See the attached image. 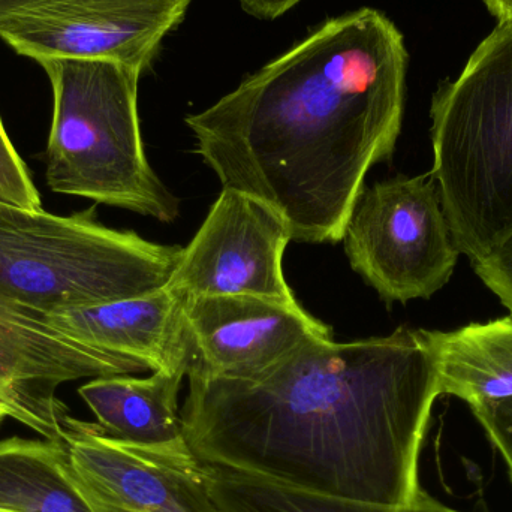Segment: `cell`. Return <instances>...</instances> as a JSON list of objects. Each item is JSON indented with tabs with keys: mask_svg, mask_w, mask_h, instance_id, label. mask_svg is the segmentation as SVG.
Masks as SVG:
<instances>
[{
	"mask_svg": "<svg viewBox=\"0 0 512 512\" xmlns=\"http://www.w3.org/2000/svg\"><path fill=\"white\" fill-rule=\"evenodd\" d=\"M186 442L209 465L313 495L403 507L435 400L429 330L337 343L313 337L251 379L188 372Z\"/></svg>",
	"mask_w": 512,
	"mask_h": 512,
	"instance_id": "1",
	"label": "cell"
},
{
	"mask_svg": "<svg viewBox=\"0 0 512 512\" xmlns=\"http://www.w3.org/2000/svg\"><path fill=\"white\" fill-rule=\"evenodd\" d=\"M408 60L403 33L366 6L328 18L185 122L222 188L270 204L295 242L337 243L370 168L396 149Z\"/></svg>",
	"mask_w": 512,
	"mask_h": 512,
	"instance_id": "2",
	"label": "cell"
},
{
	"mask_svg": "<svg viewBox=\"0 0 512 512\" xmlns=\"http://www.w3.org/2000/svg\"><path fill=\"white\" fill-rule=\"evenodd\" d=\"M432 177L460 254L483 261L512 237V21L432 99Z\"/></svg>",
	"mask_w": 512,
	"mask_h": 512,
	"instance_id": "3",
	"label": "cell"
},
{
	"mask_svg": "<svg viewBox=\"0 0 512 512\" xmlns=\"http://www.w3.org/2000/svg\"><path fill=\"white\" fill-rule=\"evenodd\" d=\"M39 65L53 87L45 155L51 191L173 222L179 201L144 153L140 72L108 60L50 59Z\"/></svg>",
	"mask_w": 512,
	"mask_h": 512,
	"instance_id": "4",
	"label": "cell"
},
{
	"mask_svg": "<svg viewBox=\"0 0 512 512\" xmlns=\"http://www.w3.org/2000/svg\"><path fill=\"white\" fill-rule=\"evenodd\" d=\"M183 248L69 216L0 201V295L38 312L96 306L158 291Z\"/></svg>",
	"mask_w": 512,
	"mask_h": 512,
	"instance_id": "5",
	"label": "cell"
},
{
	"mask_svg": "<svg viewBox=\"0 0 512 512\" xmlns=\"http://www.w3.org/2000/svg\"><path fill=\"white\" fill-rule=\"evenodd\" d=\"M343 240L352 268L387 303L432 297L460 255L432 174L364 189Z\"/></svg>",
	"mask_w": 512,
	"mask_h": 512,
	"instance_id": "6",
	"label": "cell"
},
{
	"mask_svg": "<svg viewBox=\"0 0 512 512\" xmlns=\"http://www.w3.org/2000/svg\"><path fill=\"white\" fill-rule=\"evenodd\" d=\"M59 442L93 512H222L210 493L209 466L188 444H125L71 412Z\"/></svg>",
	"mask_w": 512,
	"mask_h": 512,
	"instance_id": "7",
	"label": "cell"
},
{
	"mask_svg": "<svg viewBox=\"0 0 512 512\" xmlns=\"http://www.w3.org/2000/svg\"><path fill=\"white\" fill-rule=\"evenodd\" d=\"M192 0H51L0 21V39L21 56L108 60L144 72L180 26Z\"/></svg>",
	"mask_w": 512,
	"mask_h": 512,
	"instance_id": "8",
	"label": "cell"
},
{
	"mask_svg": "<svg viewBox=\"0 0 512 512\" xmlns=\"http://www.w3.org/2000/svg\"><path fill=\"white\" fill-rule=\"evenodd\" d=\"M146 364L77 342L45 313L0 295V409L48 441L59 442L66 382L144 372Z\"/></svg>",
	"mask_w": 512,
	"mask_h": 512,
	"instance_id": "9",
	"label": "cell"
},
{
	"mask_svg": "<svg viewBox=\"0 0 512 512\" xmlns=\"http://www.w3.org/2000/svg\"><path fill=\"white\" fill-rule=\"evenodd\" d=\"M286 219L254 195L222 188L165 288L183 298L252 294L297 304L283 276Z\"/></svg>",
	"mask_w": 512,
	"mask_h": 512,
	"instance_id": "10",
	"label": "cell"
},
{
	"mask_svg": "<svg viewBox=\"0 0 512 512\" xmlns=\"http://www.w3.org/2000/svg\"><path fill=\"white\" fill-rule=\"evenodd\" d=\"M192 340L188 372L212 378L251 379L300 343L333 337L300 303L252 294L185 298Z\"/></svg>",
	"mask_w": 512,
	"mask_h": 512,
	"instance_id": "11",
	"label": "cell"
},
{
	"mask_svg": "<svg viewBox=\"0 0 512 512\" xmlns=\"http://www.w3.org/2000/svg\"><path fill=\"white\" fill-rule=\"evenodd\" d=\"M45 318L84 345L134 358L153 372L188 375L192 340L185 298L165 286L138 297L53 310Z\"/></svg>",
	"mask_w": 512,
	"mask_h": 512,
	"instance_id": "12",
	"label": "cell"
},
{
	"mask_svg": "<svg viewBox=\"0 0 512 512\" xmlns=\"http://www.w3.org/2000/svg\"><path fill=\"white\" fill-rule=\"evenodd\" d=\"M185 375L158 370L146 379L102 376L90 379L78 394L111 438L138 447H179L188 444L177 405Z\"/></svg>",
	"mask_w": 512,
	"mask_h": 512,
	"instance_id": "13",
	"label": "cell"
},
{
	"mask_svg": "<svg viewBox=\"0 0 512 512\" xmlns=\"http://www.w3.org/2000/svg\"><path fill=\"white\" fill-rule=\"evenodd\" d=\"M441 394L469 403L512 397V318L430 331Z\"/></svg>",
	"mask_w": 512,
	"mask_h": 512,
	"instance_id": "14",
	"label": "cell"
},
{
	"mask_svg": "<svg viewBox=\"0 0 512 512\" xmlns=\"http://www.w3.org/2000/svg\"><path fill=\"white\" fill-rule=\"evenodd\" d=\"M0 510L93 512L72 480L65 447L21 438L0 441Z\"/></svg>",
	"mask_w": 512,
	"mask_h": 512,
	"instance_id": "15",
	"label": "cell"
},
{
	"mask_svg": "<svg viewBox=\"0 0 512 512\" xmlns=\"http://www.w3.org/2000/svg\"><path fill=\"white\" fill-rule=\"evenodd\" d=\"M207 466L210 493L222 512H462L424 490L412 504L391 507L313 495L236 469Z\"/></svg>",
	"mask_w": 512,
	"mask_h": 512,
	"instance_id": "16",
	"label": "cell"
},
{
	"mask_svg": "<svg viewBox=\"0 0 512 512\" xmlns=\"http://www.w3.org/2000/svg\"><path fill=\"white\" fill-rule=\"evenodd\" d=\"M0 201L27 210L42 209L38 189L0 120Z\"/></svg>",
	"mask_w": 512,
	"mask_h": 512,
	"instance_id": "17",
	"label": "cell"
},
{
	"mask_svg": "<svg viewBox=\"0 0 512 512\" xmlns=\"http://www.w3.org/2000/svg\"><path fill=\"white\" fill-rule=\"evenodd\" d=\"M487 438L507 463L512 481V397L471 405Z\"/></svg>",
	"mask_w": 512,
	"mask_h": 512,
	"instance_id": "18",
	"label": "cell"
},
{
	"mask_svg": "<svg viewBox=\"0 0 512 512\" xmlns=\"http://www.w3.org/2000/svg\"><path fill=\"white\" fill-rule=\"evenodd\" d=\"M474 268L480 279L510 310L512 318V237L483 261L475 262Z\"/></svg>",
	"mask_w": 512,
	"mask_h": 512,
	"instance_id": "19",
	"label": "cell"
},
{
	"mask_svg": "<svg viewBox=\"0 0 512 512\" xmlns=\"http://www.w3.org/2000/svg\"><path fill=\"white\" fill-rule=\"evenodd\" d=\"M246 14L258 20L271 21L291 11L301 0H239Z\"/></svg>",
	"mask_w": 512,
	"mask_h": 512,
	"instance_id": "20",
	"label": "cell"
},
{
	"mask_svg": "<svg viewBox=\"0 0 512 512\" xmlns=\"http://www.w3.org/2000/svg\"><path fill=\"white\" fill-rule=\"evenodd\" d=\"M51 0H0V21Z\"/></svg>",
	"mask_w": 512,
	"mask_h": 512,
	"instance_id": "21",
	"label": "cell"
},
{
	"mask_svg": "<svg viewBox=\"0 0 512 512\" xmlns=\"http://www.w3.org/2000/svg\"><path fill=\"white\" fill-rule=\"evenodd\" d=\"M492 15L501 21H512V0H484Z\"/></svg>",
	"mask_w": 512,
	"mask_h": 512,
	"instance_id": "22",
	"label": "cell"
},
{
	"mask_svg": "<svg viewBox=\"0 0 512 512\" xmlns=\"http://www.w3.org/2000/svg\"><path fill=\"white\" fill-rule=\"evenodd\" d=\"M5 418H8V417H6L5 412H3L2 409H0V424L3 423V420H5Z\"/></svg>",
	"mask_w": 512,
	"mask_h": 512,
	"instance_id": "23",
	"label": "cell"
},
{
	"mask_svg": "<svg viewBox=\"0 0 512 512\" xmlns=\"http://www.w3.org/2000/svg\"><path fill=\"white\" fill-rule=\"evenodd\" d=\"M0 512H8V511H3V510H0Z\"/></svg>",
	"mask_w": 512,
	"mask_h": 512,
	"instance_id": "24",
	"label": "cell"
}]
</instances>
